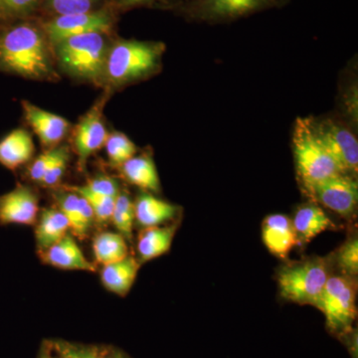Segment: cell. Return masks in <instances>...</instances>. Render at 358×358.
Here are the masks:
<instances>
[{"label":"cell","mask_w":358,"mask_h":358,"mask_svg":"<svg viewBox=\"0 0 358 358\" xmlns=\"http://www.w3.org/2000/svg\"><path fill=\"white\" fill-rule=\"evenodd\" d=\"M105 147L110 164L114 167L122 166L127 160L134 157L136 152V145L122 133L110 134Z\"/></svg>","instance_id":"484cf974"},{"label":"cell","mask_w":358,"mask_h":358,"mask_svg":"<svg viewBox=\"0 0 358 358\" xmlns=\"http://www.w3.org/2000/svg\"><path fill=\"white\" fill-rule=\"evenodd\" d=\"M292 222L301 245L308 243L320 233L334 228L333 221L324 209L315 203L305 204L298 208Z\"/></svg>","instance_id":"ffe728a7"},{"label":"cell","mask_w":358,"mask_h":358,"mask_svg":"<svg viewBox=\"0 0 358 358\" xmlns=\"http://www.w3.org/2000/svg\"><path fill=\"white\" fill-rule=\"evenodd\" d=\"M103 103H98L82 117L74 131V147L80 169H85L87 159L105 147L108 134L103 120Z\"/></svg>","instance_id":"9c48e42d"},{"label":"cell","mask_w":358,"mask_h":358,"mask_svg":"<svg viewBox=\"0 0 358 358\" xmlns=\"http://www.w3.org/2000/svg\"><path fill=\"white\" fill-rule=\"evenodd\" d=\"M164 45L121 41L108 52L105 71L110 81L124 84L152 72L159 64Z\"/></svg>","instance_id":"8992f818"},{"label":"cell","mask_w":358,"mask_h":358,"mask_svg":"<svg viewBox=\"0 0 358 358\" xmlns=\"http://www.w3.org/2000/svg\"><path fill=\"white\" fill-rule=\"evenodd\" d=\"M47 265L65 271L96 272V266L90 262L75 238L68 233L58 243L39 254Z\"/></svg>","instance_id":"5bb4252c"},{"label":"cell","mask_w":358,"mask_h":358,"mask_svg":"<svg viewBox=\"0 0 358 358\" xmlns=\"http://www.w3.org/2000/svg\"><path fill=\"white\" fill-rule=\"evenodd\" d=\"M68 190L76 192L89 202L90 206L93 209L96 221L103 224L110 222L115 199L96 194L87 190L84 186H71Z\"/></svg>","instance_id":"83f0119b"},{"label":"cell","mask_w":358,"mask_h":358,"mask_svg":"<svg viewBox=\"0 0 358 358\" xmlns=\"http://www.w3.org/2000/svg\"><path fill=\"white\" fill-rule=\"evenodd\" d=\"M103 358H129L122 350L106 346L105 355Z\"/></svg>","instance_id":"e575fe53"},{"label":"cell","mask_w":358,"mask_h":358,"mask_svg":"<svg viewBox=\"0 0 358 358\" xmlns=\"http://www.w3.org/2000/svg\"><path fill=\"white\" fill-rule=\"evenodd\" d=\"M110 222L114 224L117 233L122 235L127 241H133L134 217V203L127 193L120 192L115 200Z\"/></svg>","instance_id":"cb8c5ba5"},{"label":"cell","mask_w":358,"mask_h":358,"mask_svg":"<svg viewBox=\"0 0 358 358\" xmlns=\"http://www.w3.org/2000/svg\"><path fill=\"white\" fill-rule=\"evenodd\" d=\"M355 278L338 274L331 275L320 296L319 310L324 313L327 329L336 338H345L348 343L353 336L357 320V282ZM357 339V338H355Z\"/></svg>","instance_id":"277c9868"},{"label":"cell","mask_w":358,"mask_h":358,"mask_svg":"<svg viewBox=\"0 0 358 358\" xmlns=\"http://www.w3.org/2000/svg\"><path fill=\"white\" fill-rule=\"evenodd\" d=\"M178 223L145 228L141 231L136 245L138 260L141 264L147 263L169 253L178 229Z\"/></svg>","instance_id":"e0dca14e"},{"label":"cell","mask_w":358,"mask_h":358,"mask_svg":"<svg viewBox=\"0 0 358 358\" xmlns=\"http://www.w3.org/2000/svg\"><path fill=\"white\" fill-rule=\"evenodd\" d=\"M58 209L66 216L73 235L83 240L88 236L96 219L89 202L76 192L68 190L57 196Z\"/></svg>","instance_id":"9a60e30c"},{"label":"cell","mask_w":358,"mask_h":358,"mask_svg":"<svg viewBox=\"0 0 358 358\" xmlns=\"http://www.w3.org/2000/svg\"><path fill=\"white\" fill-rule=\"evenodd\" d=\"M83 186L89 192L110 197V199H117V195L121 192L119 183L114 178H108V176H100V178L92 179Z\"/></svg>","instance_id":"d6a6232c"},{"label":"cell","mask_w":358,"mask_h":358,"mask_svg":"<svg viewBox=\"0 0 358 358\" xmlns=\"http://www.w3.org/2000/svg\"><path fill=\"white\" fill-rule=\"evenodd\" d=\"M65 147H55L52 148L43 154L40 155L34 162H32L31 166L28 169V176L35 182H41L42 178L45 173L48 171L52 164L55 162L58 159L59 155L63 152Z\"/></svg>","instance_id":"f546056e"},{"label":"cell","mask_w":358,"mask_h":358,"mask_svg":"<svg viewBox=\"0 0 358 358\" xmlns=\"http://www.w3.org/2000/svg\"><path fill=\"white\" fill-rule=\"evenodd\" d=\"M310 199L343 217H350L357 207V181L350 174H336L315 186Z\"/></svg>","instance_id":"52a82bcc"},{"label":"cell","mask_w":358,"mask_h":358,"mask_svg":"<svg viewBox=\"0 0 358 358\" xmlns=\"http://www.w3.org/2000/svg\"><path fill=\"white\" fill-rule=\"evenodd\" d=\"M268 0H207V8L218 16H236L258 8Z\"/></svg>","instance_id":"4316f807"},{"label":"cell","mask_w":358,"mask_h":358,"mask_svg":"<svg viewBox=\"0 0 358 358\" xmlns=\"http://www.w3.org/2000/svg\"><path fill=\"white\" fill-rule=\"evenodd\" d=\"M68 162H69V150L64 148L63 152L59 155L58 159L55 160L50 169H48L43 178L41 180V185L46 187H53L60 183L64 176L66 169H67Z\"/></svg>","instance_id":"4dcf8cb0"},{"label":"cell","mask_w":358,"mask_h":358,"mask_svg":"<svg viewBox=\"0 0 358 358\" xmlns=\"http://www.w3.org/2000/svg\"><path fill=\"white\" fill-rule=\"evenodd\" d=\"M0 61L21 76L44 78L52 72L43 36L29 25L17 26L1 37Z\"/></svg>","instance_id":"6da1fadb"},{"label":"cell","mask_w":358,"mask_h":358,"mask_svg":"<svg viewBox=\"0 0 358 358\" xmlns=\"http://www.w3.org/2000/svg\"><path fill=\"white\" fill-rule=\"evenodd\" d=\"M3 6V3H2V0H0V8Z\"/></svg>","instance_id":"74e56055"},{"label":"cell","mask_w":358,"mask_h":358,"mask_svg":"<svg viewBox=\"0 0 358 358\" xmlns=\"http://www.w3.org/2000/svg\"><path fill=\"white\" fill-rule=\"evenodd\" d=\"M37 358H59L56 353L53 352L49 343H45L42 346L41 352H39Z\"/></svg>","instance_id":"d590c367"},{"label":"cell","mask_w":358,"mask_h":358,"mask_svg":"<svg viewBox=\"0 0 358 358\" xmlns=\"http://www.w3.org/2000/svg\"><path fill=\"white\" fill-rule=\"evenodd\" d=\"M341 274L355 278L358 274V240L357 237L350 238L338 249L336 255Z\"/></svg>","instance_id":"f1b7e54d"},{"label":"cell","mask_w":358,"mask_h":358,"mask_svg":"<svg viewBox=\"0 0 358 358\" xmlns=\"http://www.w3.org/2000/svg\"><path fill=\"white\" fill-rule=\"evenodd\" d=\"M38 0H2L3 6L8 7L14 11H24L31 8Z\"/></svg>","instance_id":"836d02e7"},{"label":"cell","mask_w":358,"mask_h":358,"mask_svg":"<svg viewBox=\"0 0 358 358\" xmlns=\"http://www.w3.org/2000/svg\"><path fill=\"white\" fill-rule=\"evenodd\" d=\"M262 239L268 252L280 259L288 258L292 250L301 245L292 219L284 214H272L264 219Z\"/></svg>","instance_id":"7c38bea8"},{"label":"cell","mask_w":358,"mask_h":358,"mask_svg":"<svg viewBox=\"0 0 358 358\" xmlns=\"http://www.w3.org/2000/svg\"><path fill=\"white\" fill-rule=\"evenodd\" d=\"M96 262L106 266L119 262L129 255L127 240L117 232H102L93 240Z\"/></svg>","instance_id":"603a6c76"},{"label":"cell","mask_w":358,"mask_h":358,"mask_svg":"<svg viewBox=\"0 0 358 358\" xmlns=\"http://www.w3.org/2000/svg\"><path fill=\"white\" fill-rule=\"evenodd\" d=\"M315 131L343 173L357 174L358 143L352 131L331 121L313 122Z\"/></svg>","instance_id":"ba28073f"},{"label":"cell","mask_w":358,"mask_h":358,"mask_svg":"<svg viewBox=\"0 0 358 358\" xmlns=\"http://www.w3.org/2000/svg\"><path fill=\"white\" fill-rule=\"evenodd\" d=\"M327 258L313 257L282 267L278 274L280 294L286 300L319 308L320 296L331 277Z\"/></svg>","instance_id":"3957f363"},{"label":"cell","mask_w":358,"mask_h":358,"mask_svg":"<svg viewBox=\"0 0 358 358\" xmlns=\"http://www.w3.org/2000/svg\"><path fill=\"white\" fill-rule=\"evenodd\" d=\"M293 145L299 181L308 196L310 197L313 188L319 183L336 174L343 173L322 145L310 119L296 121Z\"/></svg>","instance_id":"7a4b0ae2"},{"label":"cell","mask_w":358,"mask_h":358,"mask_svg":"<svg viewBox=\"0 0 358 358\" xmlns=\"http://www.w3.org/2000/svg\"><path fill=\"white\" fill-rule=\"evenodd\" d=\"M35 145L25 129H14L0 141V164L10 171L27 164L32 159Z\"/></svg>","instance_id":"d6986e66"},{"label":"cell","mask_w":358,"mask_h":358,"mask_svg":"<svg viewBox=\"0 0 358 358\" xmlns=\"http://www.w3.org/2000/svg\"><path fill=\"white\" fill-rule=\"evenodd\" d=\"M147 1V0H122L124 3L128 4V6H134V4L141 3V2Z\"/></svg>","instance_id":"8d00e7d4"},{"label":"cell","mask_w":358,"mask_h":358,"mask_svg":"<svg viewBox=\"0 0 358 358\" xmlns=\"http://www.w3.org/2000/svg\"><path fill=\"white\" fill-rule=\"evenodd\" d=\"M140 268V261L129 255L119 262L103 266L101 281L110 293L126 296L133 288Z\"/></svg>","instance_id":"ac0fdd59"},{"label":"cell","mask_w":358,"mask_h":358,"mask_svg":"<svg viewBox=\"0 0 358 358\" xmlns=\"http://www.w3.org/2000/svg\"><path fill=\"white\" fill-rule=\"evenodd\" d=\"M94 0H51L52 8L59 15L91 13Z\"/></svg>","instance_id":"1f68e13d"},{"label":"cell","mask_w":358,"mask_h":358,"mask_svg":"<svg viewBox=\"0 0 358 358\" xmlns=\"http://www.w3.org/2000/svg\"><path fill=\"white\" fill-rule=\"evenodd\" d=\"M69 230V221L62 212L58 208L44 209L35 227V241L38 253L58 243Z\"/></svg>","instance_id":"44dd1931"},{"label":"cell","mask_w":358,"mask_h":358,"mask_svg":"<svg viewBox=\"0 0 358 358\" xmlns=\"http://www.w3.org/2000/svg\"><path fill=\"white\" fill-rule=\"evenodd\" d=\"M120 167L122 176L131 185L138 186L145 192H159V173L152 157L148 155L133 157Z\"/></svg>","instance_id":"7402d4cb"},{"label":"cell","mask_w":358,"mask_h":358,"mask_svg":"<svg viewBox=\"0 0 358 358\" xmlns=\"http://www.w3.org/2000/svg\"><path fill=\"white\" fill-rule=\"evenodd\" d=\"M25 119L45 147L55 148L64 140L69 131V122L29 102H22Z\"/></svg>","instance_id":"4fadbf2b"},{"label":"cell","mask_w":358,"mask_h":358,"mask_svg":"<svg viewBox=\"0 0 358 358\" xmlns=\"http://www.w3.org/2000/svg\"><path fill=\"white\" fill-rule=\"evenodd\" d=\"M134 203L136 223L143 229L171 222L179 214L178 206L148 192L138 195Z\"/></svg>","instance_id":"2e32d148"},{"label":"cell","mask_w":358,"mask_h":358,"mask_svg":"<svg viewBox=\"0 0 358 358\" xmlns=\"http://www.w3.org/2000/svg\"><path fill=\"white\" fill-rule=\"evenodd\" d=\"M110 27L109 16L102 13H88L60 15L46 25V32L54 44L63 40L87 34L108 31Z\"/></svg>","instance_id":"30bf717a"},{"label":"cell","mask_w":358,"mask_h":358,"mask_svg":"<svg viewBox=\"0 0 358 358\" xmlns=\"http://www.w3.org/2000/svg\"><path fill=\"white\" fill-rule=\"evenodd\" d=\"M48 343L59 358H103L105 355L106 346L70 343L61 339Z\"/></svg>","instance_id":"d4e9b609"},{"label":"cell","mask_w":358,"mask_h":358,"mask_svg":"<svg viewBox=\"0 0 358 358\" xmlns=\"http://www.w3.org/2000/svg\"><path fill=\"white\" fill-rule=\"evenodd\" d=\"M55 45L59 62L73 76L96 80L105 71L109 51L103 33L78 35Z\"/></svg>","instance_id":"5b68a950"},{"label":"cell","mask_w":358,"mask_h":358,"mask_svg":"<svg viewBox=\"0 0 358 358\" xmlns=\"http://www.w3.org/2000/svg\"><path fill=\"white\" fill-rule=\"evenodd\" d=\"M38 213V197L28 186L17 185L0 197L1 225H33L36 223Z\"/></svg>","instance_id":"8fae6325"}]
</instances>
